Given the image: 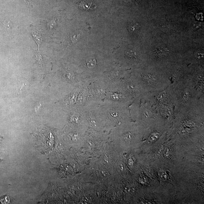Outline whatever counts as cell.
<instances>
[{
  "label": "cell",
  "instance_id": "1",
  "mask_svg": "<svg viewBox=\"0 0 204 204\" xmlns=\"http://www.w3.org/2000/svg\"><path fill=\"white\" fill-rule=\"evenodd\" d=\"M31 33L38 47L39 51L40 45L42 42V37L40 30L37 29H33L31 30Z\"/></svg>",
  "mask_w": 204,
  "mask_h": 204
},
{
  "label": "cell",
  "instance_id": "2",
  "mask_svg": "<svg viewBox=\"0 0 204 204\" xmlns=\"http://www.w3.org/2000/svg\"><path fill=\"white\" fill-rule=\"evenodd\" d=\"M168 49L164 46H159L155 50L154 53L155 56L159 58L165 57L169 54Z\"/></svg>",
  "mask_w": 204,
  "mask_h": 204
},
{
  "label": "cell",
  "instance_id": "3",
  "mask_svg": "<svg viewBox=\"0 0 204 204\" xmlns=\"http://www.w3.org/2000/svg\"><path fill=\"white\" fill-rule=\"evenodd\" d=\"M80 7L85 10H93L96 8L97 6L92 2H90L82 1L79 4Z\"/></svg>",
  "mask_w": 204,
  "mask_h": 204
},
{
  "label": "cell",
  "instance_id": "4",
  "mask_svg": "<svg viewBox=\"0 0 204 204\" xmlns=\"http://www.w3.org/2000/svg\"><path fill=\"white\" fill-rule=\"evenodd\" d=\"M140 25L137 22H132L130 23L128 26V29L131 32H135L139 30Z\"/></svg>",
  "mask_w": 204,
  "mask_h": 204
},
{
  "label": "cell",
  "instance_id": "5",
  "mask_svg": "<svg viewBox=\"0 0 204 204\" xmlns=\"http://www.w3.org/2000/svg\"><path fill=\"white\" fill-rule=\"evenodd\" d=\"M79 35L76 34H72V35H70L69 41L70 44L72 45V44H75L78 40Z\"/></svg>",
  "mask_w": 204,
  "mask_h": 204
},
{
  "label": "cell",
  "instance_id": "6",
  "mask_svg": "<svg viewBox=\"0 0 204 204\" xmlns=\"http://www.w3.org/2000/svg\"><path fill=\"white\" fill-rule=\"evenodd\" d=\"M86 64L88 67L90 68H93L96 66L97 63L95 59H87L86 61Z\"/></svg>",
  "mask_w": 204,
  "mask_h": 204
},
{
  "label": "cell",
  "instance_id": "7",
  "mask_svg": "<svg viewBox=\"0 0 204 204\" xmlns=\"http://www.w3.org/2000/svg\"><path fill=\"white\" fill-rule=\"evenodd\" d=\"M35 59L37 62L39 66H42V59L41 55L39 52L36 53L35 54Z\"/></svg>",
  "mask_w": 204,
  "mask_h": 204
},
{
  "label": "cell",
  "instance_id": "8",
  "mask_svg": "<svg viewBox=\"0 0 204 204\" xmlns=\"http://www.w3.org/2000/svg\"><path fill=\"white\" fill-rule=\"evenodd\" d=\"M125 54L127 56L130 58H134L136 57V53L132 50H129L126 51Z\"/></svg>",
  "mask_w": 204,
  "mask_h": 204
},
{
  "label": "cell",
  "instance_id": "9",
  "mask_svg": "<svg viewBox=\"0 0 204 204\" xmlns=\"http://www.w3.org/2000/svg\"><path fill=\"white\" fill-rule=\"evenodd\" d=\"M10 200L9 197L6 196L3 197L0 200V202L2 204H7L10 203Z\"/></svg>",
  "mask_w": 204,
  "mask_h": 204
},
{
  "label": "cell",
  "instance_id": "10",
  "mask_svg": "<svg viewBox=\"0 0 204 204\" xmlns=\"http://www.w3.org/2000/svg\"><path fill=\"white\" fill-rule=\"evenodd\" d=\"M24 1L25 2V3H26L27 4L28 6H33L32 5L31 2V1H30V0H24Z\"/></svg>",
  "mask_w": 204,
  "mask_h": 204
},
{
  "label": "cell",
  "instance_id": "11",
  "mask_svg": "<svg viewBox=\"0 0 204 204\" xmlns=\"http://www.w3.org/2000/svg\"><path fill=\"white\" fill-rule=\"evenodd\" d=\"M128 2H131V3H136L138 2L140 0H126Z\"/></svg>",
  "mask_w": 204,
  "mask_h": 204
},
{
  "label": "cell",
  "instance_id": "12",
  "mask_svg": "<svg viewBox=\"0 0 204 204\" xmlns=\"http://www.w3.org/2000/svg\"><path fill=\"white\" fill-rule=\"evenodd\" d=\"M3 140V137L1 136H0V145H1V142Z\"/></svg>",
  "mask_w": 204,
  "mask_h": 204
}]
</instances>
